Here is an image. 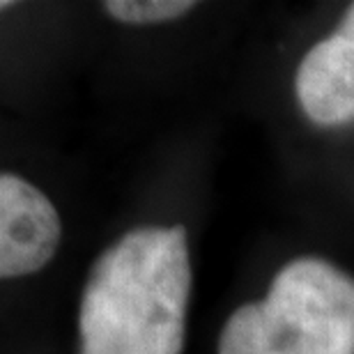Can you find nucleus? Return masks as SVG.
<instances>
[{
    "instance_id": "obj_4",
    "label": "nucleus",
    "mask_w": 354,
    "mask_h": 354,
    "mask_svg": "<svg viewBox=\"0 0 354 354\" xmlns=\"http://www.w3.org/2000/svg\"><path fill=\"white\" fill-rule=\"evenodd\" d=\"M295 88L310 122L338 127L354 120V3L336 30L304 55Z\"/></svg>"
},
{
    "instance_id": "obj_5",
    "label": "nucleus",
    "mask_w": 354,
    "mask_h": 354,
    "mask_svg": "<svg viewBox=\"0 0 354 354\" xmlns=\"http://www.w3.org/2000/svg\"><path fill=\"white\" fill-rule=\"evenodd\" d=\"M196 3L191 0H106L104 10L113 19L122 24H161V21H173L191 12Z\"/></svg>"
},
{
    "instance_id": "obj_2",
    "label": "nucleus",
    "mask_w": 354,
    "mask_h": 354,
    "mask_svg": "<svg viewBox=\"0 0 354 354\" xmlns=\"http://www.w3.org/2000/svg\"><path fill=\"white\" fill-rule=\"evenodd\" d=\"M218 354H354V279L322 258H297L263 301L244 304Z\"/></svg>"
},
{
    "instance_id": "obj_3",
    "label": "nucleus",
    "mask_w": 354,
    "mask_h": 354,
    "mask_svg": "<svg viewBox=\"0 0 354 354\" xmlns=\"http://www.w3.org/2000/svg\"><path fill=\"white\" fill-rule=\"evenodd\" d=\"M62 225L58 209L46 194L21 180L19 175L0 177V276L39 272L58 251Z\"/></svg>"
},
{
    "instance_id": "obj_1",
    "label": "nucleus",
    "mask_w": 354,
    "mask_h": 354,
    "mask_svg": "<svg viewBox=\"0 0 354 354\" xmlns=\"http://www.w3.org/2000/svg\"><path fill=\"white\" fill-rule=\"evenodd\" d=\"M189 295L187 230H129L88 274L79 308L81 354H182Z\"/></svg>"
}]
</instances>
